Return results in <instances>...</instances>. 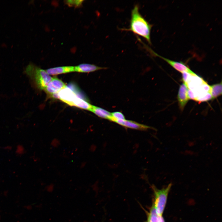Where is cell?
I'll return each instance as SVG.
<instances>
[{
  "label": "cell",
  "instance_id": "cell-1",
  "mask_svg": "<svg viewBox=\"0 0 222 222\" xmlns=\"http://www.w3.org/2000/svg\"><path fill=\"white\" fill-rule=\"evenodd\" d=\"M139 5H135L131 11L129 27L122 30L131 31L136 35L143 37L150 44H151V30L152 25L141 15L139 12Z\"/></svg>",
  "mask_w": 222,
  "mask_h": 222
},
{
  "label": "cell",
  "instance_id": "cell-2",
  "mask_svg": "<svg viewBox=\"0 0 222 222\" xmlns=\"http://www.w3.org/2000/svg\"><path fill=\"white\" fill-rule=\"evenodd\" d=\"M25 72L39 89L44 90L52 79L46 72L32 64H30L25 68Z\"/></svg>",
  "mask_w": 222,
  "mask_h": 222
},
{
  "label": "cell",
  "instance_id": "cell-3",
  "mask_svg": "<svg viewBox=\"0 0 222 222\" xmlns=\"http://www.w3.org/2000/svg\"><path fill=\"white\" fill-rule=\"evenodd\" d=\"M172 186L170 183L165 188L159 190L153 187L155 195L154 205L158 216H162L166 202L168 193Z\"/></svg>",
  "mask_w": 222,
  "mask_h": 222
},
{
  "label": "cell",
  "instance_id": "cell-4",
  "mask_svg": "<svg viewBox=\"0 0 222 222\" xmlns=\"http://www.w3.org/2000/svg\"><path fill=\"white\" fill-rule=\"evenodd\" d=\"M145 47L146 48V49H147L148 50H149V51L151 52L152 54L161 58L173 68L179 72L181 73L186 72L191 74H193L195 73L183 62L174 61L165 58L159 55L150 48H148V47L146 46Z\"/></svg>",
  "mask_w": 222,
  "mask_h": 222
},
{
  "label": "cell",
  "instance_id": "cell-5",
  "mask_svg": "<svg viewBox=\"0 0 222 222\" xmlns=\"http://www.w3.org/2000/svg\"><path fill=\"white\" fill-rule=\"evenodd\" d=\"M67 86L61 80L54 77L48 83L44 90L49 95L51 96L56 94Z\"/></svg>",
  "mask_w": 222,
  "mask_h": 222
},
{
  "label": "cell",
  "instance_id": "cell-6",
  "mask_svg": "<svg viewBox=\"0 0 222 222\" xmlns=\"http://www.w3.org/2000/svg\"><path fill=\"white\" fill-rule=\"evenodd\" d=\"M51 97L59 99L71 106L72 102L77 96L71 89L66 86L58 93L53 95Z\"/></svg>",
  "mask_w": 222,
  "mask_h": 222
},
{
  "label": "cell",
  "instance_id": "cell-7",
  "mask_svg": "<svg viewBox=\"0 0 222 222\" xmlns=\"http://www.w3.org/2000/svg\"><path fill=\"white\" fill-rule=\"evenodd\" d=\"M188 88L184 83L180 86L178 91L177 99L180 109L183 110L189 99L187 94Z\"/></svg>",
  "mask_w": 222,
  "mask_h": 222
},
{
  "label": "cell",
  "instance_id": "cell-8",
  "mask_svg": "<svg viewBox=\"0 0 222 222\" xmlns=\"http://www.w3.org/2000/svg\"><path fill=\"white\" fill-rule=\"evenodd\" d=\"M115 122L125 128L135 130H145L151 128L149 126L125 119L117 120Z\"/></svg>",
  "mask_w": 222,
  "mask_h": 222
},
{
  "label": "cell",
  "instance_id": "cell-9",
  "mask_svg": "<svg viewBox=\"0 0 222 222\" xmlns=\"http://www.w3.org/2000/svg\"><path fill=\"white\" fill-rule=\"evenodd\" d=\"M107 68L106 67H101L93 64H82L74 66V71L79 72L87 73Z\"/></svg>",
  "mask_w": 222,
  "mask_h": 222
},
{
  "label": "cell",
  "instance_id": "cell-10",
  "mask_svg": "<svg viewBox=\"0 0 222 222\" xmlns=\"http://www.w3.org/2000/svg\"><path fill=\"white\" fill-rule=\"evenodd\" d=\"M45 71L50 75H56L74 71V66H64L50 68Z\"/></svg>",
  "mask_w": 222,
  "mask_h": 222
},
{
  "label": "cell",
  "instance_id": "cell-11",
  "mask_svg": "<svg viewBox=\"0 0 222 222\" xmlns=\"http://www.w3.org/2000/svg\"><path fill=\"white\" fill-rule=\"evenodd\" d=\"M90 111L99 117L112 121L111 113L104 109L92 105Z\"/></svg>",
  "mask_w": 222,
  "mask_h": 222
},
{
  "label": "cell",
  "instance_id": "cell-12",
  "mask_svg": "<svg viewBox=\"0 0 222 222\" xmlns=\"http://www.w3.org/2000/svg\"><path fill=\"white\" fill-rule=\"evenodd\" d=\"M92 106V105L87 101L77 96L72 103L71 106H75L90 111Z\"/></svg>",
  "mask_w": 222,
  "mask_h": 222
},
{
  "label": "cell",
  "instance_id": "cell-13",
  "mask_svg": "<svg viewBox=\"0 0 222 222\" xmlns=\"http://www.w3.org/2000/svg\"><path fill=\"white\" fill-rule=\"evenodd\" d=\"M210 92L212 99H214L222 95V83L210 85Z\"/></svg>",
  "mask_w": 222,
  "mask_h": 222
},
{
  "label": "cell",
  "instance_id": "cell-14",
  "mask_svg": "<svg viewBox=\"0 0 222 222\" xmlns=\"http://www.w3.org/2000/svg\"><path fill=\"white\" fill-rule=\"evenodd\" d=\"M158 217L153 205L149 215L147 222H158Z\"/></svg>",
  "mask_w": 222,
  "mask_h": 222
},
{
  "label": "cell",
  "instance_id": "cell-15",
  "mask_svg": "<svg viewBox=\"0 0 222 222\" xmlns=\"http://www.w3.org/2000/svg\"><path fill=\"white\" fill-rule=\"evenodd\" d=\"M84 1L82 0H69L65 1L64 2L66 4L69 6L78 7L81 6Z\"/></svg>",
  "mask_w": 222,
  "mask_h": 222
},
{
  "label": "cell",
  "instance_id": "cell-16",
  "mask_svg": "<svg viewBox=\"0 0 222 222\" xmlns=\"http://www.w3.org/2000/svg\"><path fill=\"white\" fill-rule=\"evenodd\" d=\"M111 115L112 117V121L114 122L117 120L125 119L124 115L120 112H113L111 113Z\"/></svg>",
  "mask_w": 222,
  "mask_h": 222
},
{
  "label": "cell",
  "instance_id": "cell-17",
  "mask_svg": "<svg viewBox=\"0 0 222 222\" xmlns=\"http://www.w3.org/2000/svg\"><path fill=\"white\" fill-rule=\"evenodd\" d=\"M24 151V149L23 146L21 145L17 146L16 150V153L19 154H23Z\"/></svg>",
  "mask_w": 222,
  "mask_h": 222
},
{
  "label": "cell",
  "instance_id": "cell-18",
  "mask_svg": "<svg viewBox=\"0 0 222 222\" xmlns=\"http://www.w3.org/2000/svg\"><path fill=\"white\" fill-rule=\"evenodd\" d=\"M158 222H165L162 216H159Z\"/></svg>",
  "mask_w": 222,
  "mask_h": 222
}]
</instances>
